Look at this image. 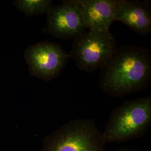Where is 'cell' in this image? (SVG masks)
Masks as SVG:
<instances>
[{
  "mask_svg": "<svg viewBox=\"0 0 151 151\" xmlns=\"http://www.w3.org/2000/svg\"><path fill=\"white\" fill-rule=\"evenodd\" d=\"M100 70L99 86L108 95L123 97L142 91L151 82V50L124 44Z\"/></svg>",
  "mask_w": 151,
  "mask_h": 151,
  "instance_id": "obj_1",
  "label": "cell"
},
{
  "mask_svg": "<svg viewBox=\"0 0 151 151\" xmlns=\"http://www.w3.org/2000/svg\"><path fill=\"white\" fill-rule=\"evenodd\" d=\"M151 125V95L126 100L111 111L103 139L105 144L135 139L145 135Z\"/></svg>",
  "mask_w": 151,
  "mask_h": 151,
  "instance_id": "obj_2",
  "label": "cell"
},
{
  "mask_svg": "<svg viewBox=\"0 0 151 151\" xmlns=\"http://www.w3.org/2000/svg\"><path fill=\"white\" fill-rule=\"evenodd\" d=\"M105 145L93 119H77L45 137L42 151H104Z\"/></svg>",
  "mask_w": 151,
  "mask_h": 151,
  "instance_id": "obj_3",
  "label": "cell"
},
{
  "mask_svg": "<svg viewBox=\"0 0 151 151\" xmlns=\"http://www.w3.org/2000/svg\"><path fill=\"white\" fill-rule=\"evenodd\" d=\"M118 48L109 30L90 29L73 40L70 55L80 70L91 73L101 69Z\"/></svg>",
  "mask_w": 151,
  "mask_h": 151,
  "instance_id": "obj_4",
  "label": "cell"
},
{
  "mask_svg": "<svg viewBox=\"0 0 151 151\" xmlns=\"http://www.w3.org/2000/svg\"><path fill=\"white\" fill-rule=\"evenodd\" d=\"M24 57L31 75L49 81L60 76L70 55L60 44L44 41L29 46Z\"/></svg>",
  "mask_w": 151,
  "mask_h": 151,
  "instance_id": "obj_5",
  "label": "cell"
},
{
  "mask_svg": "<svg viewBox=\"0 0 151 151\" xmlns=\"http://www.w3.org/2000/svg\"><path fill=\"white\" fill-rule=\"evenodd\" d=\"M47 14V25L43 32L55 38L73 40L87 30L77 0L52 6Z\"/></svg>",
  "mask_w": 151,
  "mask_h": 151,
  "instance_id": "obj_6",
  "label": "cell"
},
{
  "mask_svg": "<svg viewBox=\"0 0 151 151\" xmlns=\"http://www.w3.org/2000/svg\"><path fill=\"white\" fill-rule=\"evenodd\" d=\"M115 21L125 24L142 37L151 33V1L117 0Z\"/></svg>",
  "mask_w": 151,
  "mask_h": 151,
  "instance_id": "obj_7",
  "label": "cell"
},
{
  "mask_svg": "<svg viewBox=\"0 0 151 151\" xmlns=\"http://www.w3.org/2000/svg\"><path fill=\"white\" fill-rule=\"evenodd\" d=\"M87 30H109L115 22L117 0H77Z\"/></svg>",
  "mask_w": 151,
  "mask_h": 151,
  "instance_id": "obj_8",
  "label": "cell"
},
{
  "mask_svg": "<svg viewBox=\"0 0 151 151\" xmlns=\"http://www.w3.org/2000/svg\"><path fill=\"white\" fill-rule=\"evenodd\" d=\"M52 5L50 0H17L14 5L18 11L28 16H40L47 14Z\"/></svg>",
  "mask_w": 151,
  "mask_h": 151,
  "instance_id": "obj_9",
  "label": "cell"
},
{
  "mask_svg": "<svg viewBox=\"0 0 151 151\" xmlns=\"http://www.w3.org/2000/svg\"><path fill=\"white\" fill-rule=\"evenodd\" d=\"M116 151H142L139 150H137L135 149H132V148H122Z\"/></svg>",
  "mask_w": 151,
  "mask_h": 151,
  "instance_id": "obj_10",
  "label": "cell"
}]
</instances>
